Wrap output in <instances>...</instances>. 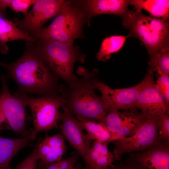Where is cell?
<instances>
[{
  "label": "cell",
  "instance_id": "34",
  "mask_svg": "<svg viewBox=\"0 0 169 169\" xmlns=\"http://www.w3.org/2000/svg\"><path fill=\"white\" fill-rule=\"evenodd\" d=\"M77 169L74 168L73 167V168H72V169Z\"/></svg>",
  "mask_w": 169,
  "mask_h": 169
},
{
  "label": "cell",
  "instance_id": "23",
  "mask_svg": "<svg viewBox=\"0 0 169 169\" xmlns=\"http://www.w3.org/2000/svg\"><path fill=\"white\" fill-rule=\"evenodd\" d=\"M148 65L157 73L169 74V46L164 47L150 57Z\"/></svg>",
  "mask_w": 169,
  "mask_h": 169
},
{
  "label": "cell",
  "instance_id": "10",
  "mask_svg": "<svg viewBox=\"0 0 169 169\" xmlns=\"http://www.w3.org/2000/svg\"><path fill=\"white\" fill-rule=\"evenodd\" d=\"M98 71L95 69L92 83L95 89L99 90L106 107L109 110L136 109L135 105L140 92L142 81L134 86L127 88L112 89L100 81L97 78Z\"/></svg>",
  "mask_w": 169,
  "mask_h": 169
},
{
  "label": "cell",
  "instance_id": "26",
  "mask_svg": "<svg viewBox=\"0 0 169 169\" xmlns=\"http://www.w3.org/2000/svg\"><path fill=\"white\" fill-rule=\"evenodd\" d=\"M38 159L36 143L31 154L14 169H37Z\"/></svg>",
  "mask_w": 169,
  "mask_h": 169
},
{
  "label": "cell",
  "instance_id": "29",
  "mask_svg": "<svg viewBox=\"0 0 169 169\" xmlns=\"http://www.w3.org/2000/svg\"><path fill=\"white\" fill-rule=\"evenodd\" d=\"M78 158L77 153H74L70 156L57 162L60 169H71L76 163Z\"/></svg>",
  "mask_w": 169,
  "mask_h": 169
},
{
  "label": "cell",
  "instance_id": "15",
  "mask_svg": "<svg viewBox=\"0 0 169 169\" xmlns=\"http://www.w3.org/2000/svg\"><path fill=\"white\" fill-rule=\"evenodd\" d=\"M78 1L86 16L87 24L93 17L102 14H114L121 17L129 10L130 0H86Z\"/></svg>",
  "mask_w": 169,
  "mask_h": 169
},
{
  "label": "cell",
  "instance_id": "28",
  "mask_svg": "<svg viewBox=\"0 0 169 169\" xmlns=\"http://www.w3.org/2000/svg\"><path fill=\"white\" fill-rule=\"evenodd\" d=\"M64 137L61 133L50 136L46 134L43 139L50 146L54 148H59L66 146Z\"/></svg>",
  "mask_w": 169,
  "mask_h": 169
},
{
  "label": "cell",
  "instance_id": "33",
  "mask_svg": "<svg viewBox=\"0 0 169 169\" xmlns=\"http://www.w3.org/2000/svg\"><path fill=\"white\" fill-rule=\"evenodd\" d=\"M82 169H90L89 168H88V167H87V166H85L84 168H83ZM106 169H112V168H110V167H109L108 168H107Z\"/></svg>",
  "mask_w": 169,
  "mask_h": 169
},
{
  "label": "cell",
  "instance_id": "18",
  "mask_svg": "<svg viewBox=\"0 0 169 169\" xmlns=\"http://www.w3.org/2000/svg\"><path fill=\"white\" fill-rule=\"evenodd\" d=\"M34 41L36 39L18 28L12 22L0 15V51L6 54L8 51L7 43L15 40Z\"/></svg>",
  "mask_w": 169,
  "mask_h": 169
},
{
  "label": "cell",
  "instance_id": "9",
  "mask_svg": "<svg viewBox=\"0 0 169 169\" xmlns=\"http://www.w3.org/2000/svg\"><path fill=\"white\" fill-rule=\"evenodd\" d=\"M146 118L136 109L120 112L110 109L102 122L110 133V142L134 135L145 122Z\"/></svg>",
  "mask_w": 169,
  "mask_h": 169
},
{
  "label": "cell",
  "instance_id": "25",
  "mask_svg": "<svg viewBox=\"0 0 169 169\" xmlns=\"http://www.w3.org/2000/svg\"><path fill=\"white\" fill-rule=\"evenodd\" d=\"M156 87L169 105V76L161 73H157Z\"/></svg>",
  "mask_w": 169,
  "mask_h": 169
},
{
  "label": "cell",
  "instance_id": "13",
  "mask_svg": "<svg viewBox=\"0 0 169 169\" xmlns=\"http://www.w3.org/2000/svg\"><path fill=\"white\" fill-rule=\"evenodd\" d=\"M59 127L70 145L83 158L91 147V142L83 131L80 121L72 114L60 112Z\"/></svg>",
  "mask_w": 169,
  "mask_h": 169
},
{
  "label": "cell",
  "instance_id": "16",
  "mask_svg": "<svg viewBox=\"0 0 169 169\" xmlns=\"http://www.w3.org/2000/svg\"><path fill=\"white\" fill-rule=\"evenodd\" d=\"M109 142L95 140L92 146L83 157L86 166L91 169H115L113 164L114 160L113 153L108 149Z\"/></svg>",
  "mask_w": 169,
  "mask_h": 169
},
{
  "label": "cell",
  "instance_id": "14",
  "mask_svg": "<svg viewBox=\"0 0 169 169\" xmlns=\"http://www.w3.org/2000/svg\"><path fill=\"white\" fill-rule=\"evenodd\" d=\"M127 161L141 169H169V141H164L143 151L132 153Z\"/></svg>",
  "mask_w": 169,
  "mask_h": 169
},
{
  "label": "cell",
  "instance_id": "8",
  "mask_svg": "<svg viewBox=\"0 0 169 169\" xmlns=\"http://www.w3.org/2000/svg\"><path fill=\"white\" fill-rule=\"evenodd\" d=\"M157 117L147 118L132 136L113 141L114 149L113 153L114 160L120 161L125 153L142 151L161 142L158 137Z\"/></svg>",
  "mask_w": 169,
  "mask_h": 169
},
{
  "label": "cell",
  "instance_id": "4",
  "mask_svg": "<svg viewBox=\"0 0 169 169\" xmlns=\"http://www.w3.org/2000/svg\"><path fill=\"white\" fill-rule=\"evenodd\" d=\"M86 23V16L77 1L66 0L52 23L36 33V36L43 40L73 44L75 39L84 37L83 28Z\"/></svg>",
  "mask_w": 169,
  "mask_h": 169
},
{
  "label": "cell",
  "instance_id": "20",
  "mask_svg": "<svg viewBox=\"0 0 169 169\" xmlns=\"http://www.w3.org/2000/svg\"><path fill=\"white\" fill-rule=\"evenodd\" d=\"M38 159V167L45 168L49 164L57 162L66 152V146L59 148H53L44 140L39 139L37 143Z\"/></svg>",
  "mask_w": 169,
  "mask_h": 169
},
{
  "label": "cell",
  "instance_id": "7",
  "mask_svg": "<svg viewBox=\"0 0 169 169\" xmlns=\"http://www.w3.org/2000/svg\"><path fill=\"white\" fill-rule=\"evenodd\" d=\"M19 93L32 114L34 125V129L31 130L30 137L32 141L35 139L39 132L59 127V109L64 103L61 95L53 97L35 98Z\"/></svg>",
  "mask_w": 169,
  "mask_h": 169
},
{
  "label": "cell",
  "instance_id": "22",
  "mask_svg": "<svg viewBox=\"0 0 169 169\" xmlns=\"http://www.w3.org/2000/svg\"><path fill=\"white\" fill-rule=\"evenodd\" d=\"M129 36V35L126 36L113 35L105 38L102 43L99 51L97 54V59L103 61L110 59L111 54L119 51Z\"/></svg>",
  "mask_w": 169,
  "mask_h": 169
},
{
  "label": "cell",
  "instance_id": "12",
  "mask_svg": "<svg viewBox=\"0 0 169 169\" xmlns=\"http://www.w3.org/2000/svg\"><path fill=\"white\" fill-rule=\"evenodd\" d=\"M66 1L64 0H37L32 9L25 15L21 21V26L28 31L37 32L46 21L58 15Z\"/></svg>",
  "mask_w": 169,
  "mask_h": 169
},
{
  "label": "cell",
  "instance_id": "30",
  "mask_svg": "<svg viewBox=\"0 0 169 169\" xmlns=\"http://www.w3.org/2000/svg\"><path fill=\"white\" fill-rule=\"evenodd\" d=\"M11 0H0V15L4 17L6 9L9 7Z\"/></svg>",
  "mask_w": 169,
  "mask_h": 169
},
{
  "label": "cell",
  "instance_id": "31",
  "mask_svg": "<svg viewBox=\"0 0 169 169\" xmlns=\"http://www.w3.org/2000/svg\"><path fill=\"white\" fill-rule=\"evenodd\" d=\"M115 169H141L131 163L127 162L125 164H122L117 166Z\"/></svg>",
  "mask_w": 169,
  "mask_h": 169
},
{
  "label": "cell",
  "instance_id": "1",
  "mask_svg": "<svg viewBox=\"0 0 169 169\" xmlns=\"http://www.w3.org/2000/svg\"><path fill=\"white\" fill-rule=\"evenodd\" d=\"M0 66L7 70L6 76L16 82L20 93L53 97L61 95L65 88L59 83V78L36 53L26 52L12 63L0 62Z\"/></svg>",
  "mask_w": 169,
  "mask_h": 169
},
{
  "label": "cell",
  "instance_id": "19",
  "mask_svg": "<svg viewBox=\"0 0 169 169\" xmlns=\"http://www.w3.org/2000/svg\"><path fill=\"white\" fill-rule=\"evenodd\" d=\"M130 4L134 5L136 10H145L151 16L169 19L168 0H130Z\"/></svg>",
  "mask_w": 169,
  "mask_h": 169
},
{
  "label": "cell",
  "instance_id": "2",
  "mask_svg": "<svg viewBox=\"0 0 169 169\" xmlns=\"http://www.w3.org/2000/svg\"><path fill=\"white\" fill-rule=\"evenodd\" d=\"M77 72L83 78L65 88L61 94L64 100L62 108L64 111L74 115L79 121L88 120L101 122L109 110L101 96L95 92L92 83L94 70L90 72L79 66Z\"/></svg>",
  "mask_w": 169,
  "mask_h": 169
},
{
  "label": "cell",
  "instance_id": "21",
  "mask_svg": "<svg viewBox=\"0 0 169 169\" xmlns=\"http://www.w3.org/2000/svg\"><path fill=\"white\" fill-rule=\"evenodd\" d=\"M84 130L86 132L88 138L91 141L110 142L111 135L102 122L85 120L79 121Z\"/></svg>",
  "mask_w": 169,
  "mask_h": 169
},
{
  "label": "cell",
  "instance_id": "5",
  "mask_svg": "<svg viewBox=\"0 0 169 169\" xmlns=\"http://www.w3.org/2000/svg\"><path fill=\"white\" fill-rule=\"evenodd\" d=\"M38 55L58 78L64 81L67 85L78 78L73 72L75 63H83L86 56L78 46L51 40H43Z\"/></svg>",
  "mask_w": 169,
  "mask_h": 169
},
{
  "label": "cell",
  "instance_id": "6",
  "mask_svg": "<svg viewBox=\"0 0 169 169\" xmlns=\"http://www.w3.org/2000/svg\"><path fill=\"white\" fill-rule=\"evenodd\" d=\"M2 85L0 94V131L3 130L13 131L21 137L30 136L31 130L26 128L27 106L21 94L15 92L12 95L7 84L8 78L2 75Z\"/></svg>",
  "mask_w": 169,
  "mask_h": 169
},
{
  "label": "cell",
  "instance_id": "24",
  "mask_svg": "<svg viewBox=\"0 0 169 169\" xmlns=\"http://www.w3.org/2000/svg\"><path fill=\"white\" fill-rule=\"evenodd\" d=\"M157 125L158 137L160 141H169V112L163 114L157 117Z\"/></svg>",
  "mask_w": 169,
  "mask_h": 169
},
{
  "label": "cell",
  "instance_id": "27",
  "mask_svg": "<svg viewBox=\"0 0 169 169\" xmlns=\"http://www.w3.org/2000/svg\"><path fill=\"white\" fill-rule=\"evenodd\" d=\"M37 0H11L9 8L16 12H21L25 15L28 9Z\"/></svg>",
  "mask_w": 169,
  "mask_h": 169
},
{
  "label": "cell",
  "instance_id": "17",
  "mask_svg": "<svg viewBox=\"0 0 169 169\" xmlns=\"http://www.w3.org/2000/svg\"><path fill=\"white\" fill-rule=\"evenodd\" d=\"M30 136L8 139L0 136V169H10V162L22 148L32 145Z\"/></svg>",
  "mask_w": 169,
  "mask_h": 169
},
{
  "label": "cell",
  "instance_id": "32",
  "mask_svg": "<svg viewBox=\"0 0 169 169\" xmlns=\"http://www.w3.org/2000/svg\"><path fill=\"white\" fill-rule=\"evenodd\" d=\"M45 169H60L58 162L51 164L48 166Z\"/></svg>",
  "mask_w": 169,
  "mask_h": 169
},
{
  "label": "cell",
  "instance_id": "11",
  "mask_svg": "<svg viewBox=\"0 0 169 169\" xmlns=\"http://www.w3.org/2000/svg\"><path fill=\"white\" fill-rule=\"evenodd\" d=\"M153 70L150 68L142 81V84L135 107L146 117H157L169 112V105L156 85Z\"/></svg>",
  "mask_w": 169,
  "mask_h": 169
},
{
  "label": "cell",
  "instance_id": "3",
  "mask_svg": "<svg viewBox=\"0 0 169 169\" xmlns=\"http://www.w3.org/2000/svg\"><path fill=\"white\" fill-rule=\"evenodd\" d=\"M130 36L137 38L146 48L150 57L169 46V19L146 16L141 10H128L121 17Z\"/></svg>",
  "mask_w": 169,
  "mask_h": 169
}]
</instances>
